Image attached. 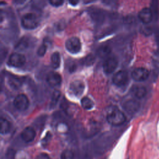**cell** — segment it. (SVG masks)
Instances as JSON below:
<instances>
[{
  "label": "cell",
  "mask_w": 159,
  "mask_h": 159,
  "mask_svg": "<svg viewBox=\"0 0 159 159\" xmlns=\"http://www.w3.org/2000/svg\"><path fill=\"white\" fill-rule=\"evenodd\" d=\"M13 104L17 110L23 111L28 108L29 106V101L25 94H20L14 98Z\"/></svg>",
  "instance_id": "4"
},
{
  "label": "cell",
  "mask_w": 159,
  "mask_h": 159,
  "mask_svg": "<svg viewBox=\"0 0 159 159\" xmlns=\"http://www.w3.org/2000/svg\"><path fill=\"white\" fill-rule=\"evenodd\" d=\"M60 55L58 52H54L51 56V65L53 68L57 69L60 65Z\"/></svg>",
  "instance_id": "19"
},
{
  "label": "cell",
  "mask_w": 159,
  "mask_h": 159,
  "mask_svg": "<svg viewBox=\"0 0 159 159\" xmlns=\"http://www.w3.org/2000/svg\"><path fill=\"white\" fill-rule=\"evenodd\" d=\"M35 159H50L49 156L46 153H41L39 154Z\"/></svg>",
  "instance_id": "29"
},
{
  "label": "cell",
  "mask_w": 159,
  "mask_h": 159,
  "mask_svg": "<svg viewBox=\"0 0 159 159\" xmlns=\"http://www.w3.org/2000/svg\"><path fill=\"white\" fill-rule=\"evenodd\" d=\"M40 20L38 16L32 12L25 14L21 19V24L26 29H34L38 27Z\"/></svg>",
  "instance_id": "2"
},
{
  "label": "cell",
  "mask_w": 159,
  "mask_h": 159,
  "mask_svg": "<svg viewBox=\"0 0 159 159\" xmlns=\"http://www.w3.org/2000/svg\"><path fill=\"white\" fill-rule=\"evenodd\" d=\"M132 94L136 99H142L147 94V89L143 86L140 85H135L130 90Z\"/></svg>",
  "instance_id": "14"
},
{
  "label": "cell",
  "mask_w": 159,
  "mask_h": 159,
  "mask_svg": "<svg viewBox=\"0 0 159 159\" xmlns=\"http://www.w3.org/2000/svg\"><path fill=\"white\" fill-rule=\"evenodd\" d=\"M14 155H15V152L12 149L9 150L6 154V157H7V159H14Z\"/></svg>",
  "instance_id": "28"
},
{
  "label": "cell",
  "mask_w": 159,
  "mask_h": 159,
  "mask_svg": "<svg viewBox=\"0 0 159 159\" xmlns=\"http://www.w3.org/2000/svg\"><path fill=\"white\" fill-rule=\"evenodd\" d=\"M91 17L94 20V21L96 22H101L104 19V14L103 12L101 11V10H94L91 12Z\"/></svg>",
  "instance_id": "20"
},
{
  "label": "cell",
  "mask_w": 159,
  "mask_h": 159,
  "mask_svg": "<svg viewBox=\"0 0 159 159\" xmlns=\"http://www.w3.org/2000/svg\"><path fill=\"white\" fill-rule=\"evenodd\" d=\"M128 74L125 71H119L117 72L112 78V81L114 84L121 87L125 86L128 82Z\"/></svg>",
  "instance_id": "8"
},
{
  "label": "cell",
  "mask_w": 159,
  "mask_h": 159,
  "mask_svg": "<svg viewBox=\"0 0 159 159\" xmlns=\"http://www.w3.org/2000/svg\"><path fill=\"white\" fill-rule=\"evenodd\" d=\"M84 89V83L80 80H75L71 83L70 85V91L75 96H79L82 94Z\"/></svg>",
  "instance_id": "12"
},
{
  "label": "cell",
  "mask_w": 159,
  "mask_h": 159,
  "mask_svg": "<svg viewBox=\"0 0 159 159\" xmlns=\"http://www.w3.org/2000/svg\"><path fill=\"white\" fill-rule=\"evenodd\" d=\"M30 45V39L27 37L22 38L16 46V49L18 50H24L29 47Z\"/></svg>",
  "instance_id": "16"
},
{
  "label": "cell",
  "mask_w": 159,
  "mask_h": 159,
  "mask_svg": "<svg viewBox=\"0 0 159 159\" xmlns=\"http://www.w3.org/2000/svg\"><path fill=\"white\" fill-rule=\"evenodd\" d=\"M22 80L17 76L11 75L8 77V84L14 89H19L22 86Z\"/></svg>",
  "instance_id": "15"
},
{
  "label": "cell",
  "mask_w": 159,
  "mask_h": 159,
  "mask_svg": "<svg viewBox=\"0 0 159 159\" xmlns=\"http://www.w3.org/2000/svg\"><path fill=\"white\" fill-rule=\"evenodd\" d=\"M74 153L70 150H65L61 153L60 159H73Z\"/></svg>",
  "instance_id": "24"
},
{
  "label": "cell",
  "mask_w": 159,
  "mask_h": 159,
  "mask_svg": "<svg viewBox=\"0 0 159 159\" xmlns=\"http://www.w3.org/2000/svg\"><path fill=\"white\" fill-rule=\"evenodd\" d=\"M50 3L55 7H58L63 4L64 0H49Z\"/></svg>",
  "instance_id": "27"
},
{
  "label": "cell",
  "mask_w": 159,
  "mask_h": 159,
  "mask_svg": "<svg viewBox=\"0 0 159 159\" xmlns=\"http://www.w3.org/2000/svg\"><path fill=\"white\" fill-rule=\"evenodd\" d=\"M0 132L1 134H6L9 133L11 129V124L9 120L4 118H1V120Z\"/></svg>",
  "instance_id": "18"
},
{
  "label": "cell",
  "mask_w": 159,
  "mask_h": 159,
  "mask_svg": "<svg viewBox=\"0 0 159 159\" xmlns=\"http://www.w3.org/2000/svg\"><path fill=\"white\" fill-rule=\"evenodd\" d=\"M9 64L14 67H21L25 63V57L24 55L19 53L11 54L9 58Z\"/></svg>",
  "instance_id": "7"
},
{
  "label": "cell",
  "mask_w": 159,
  "mask_h": 159,
  "mask_svg": "<svg viewBox=\"0 0 159 159\" xmlns=\"http://www.w3.org/2000/svg\"><path fill=\"white\" fill-rule=\"evenodd\" d=\"M60 97V92L58 90H55L53 91L52 98H51V101H50V107H53L54 106H56L57 103L58 102L59 99Z\"/></svg>",
  "instance_id": "22"
},
{
  "label": "cell",
  "mask_w": 159,
  "mask_h": 159,
  "mask_svg": "<svg viewBox=\"0 0 159 159\" xmlns=\"http://www.w3.org/2000/svg\"><path fill=\"white\" fill-rule=\"evenodd\" d=\"M117 0H102L103 2L107 5H113L114 4Z\"/></svg>",
  "instance_id": "30"
},
{
  "label": "cell",
  "mask_w": 159,
  "mask_h": 159,
  "mask_svg": "<svg viewBox=\"0 0 159 159\" xmlns=\"http://www.w3.org/2000/svg\"><path fill=\"white\" fill-rule=\"evenodd\" d=\"M27 0H14V3L16 4H22L24 2H25Z\"/></svg>",
  "instance_id": "32"
},
{
  "label": "cell",
  "mask_w": 159,
  "mask_h": 159,
  "mask_svg": "<svg viewBox=\"0 0 159 159\" xmlns=\"http://www.w3.org/2000/svg\"><path fill=\"white\" fill-rule=\"evenodd\" d=\"M118 65V61L114 56H109L106 58L103 63V70L106 74L112 73L117 68Z\"/></svg>",
  "instance_id": "6"
},
{
  "label": "cell",
  "mask_w": 159,
  "mask_h": 159,
  "mask_svg": "<svg viewBox=\"0 0 159 159\" xmlns=\"http://www.w3.org/2000/svg\"><path fill=\"white\" fill-rule=\"evenodd\" d=\"M66 68L67 70L69 71V73H73L76 70L77 66L75 61H70L66 63Z\"/></svg>",
  "instance_id": "25"
},
{
  "label": "cell",
  "mask_w": 159,
  "mask_h": 159,
  "mask_svg": "<svg viewBox=\"0 0 159 159\" xmlns=\"http://www.w3.org/2000/svg\"><path fill=\"white\" fill-rule=\"evenodd\" d=\"M81 104L83 108L86 110L91 109L94 107V102L88 97H84L81 99Z\"/></svg>",
  "instance_id": "21"
},
{
  "label": "cell",
  "mask_w": 159,
  "mask_h": 159,
  "mask_svg": "<svg viewBox=\"0 0 159 159\" xmlns=\"http://www.w3.org/2000/svg\"><path fill=\"white\" fill-rule=\"evenodd\" d=\"M149 71L147 69L142 67L134 69L131 73L133 80L138 82H142L147 80L149 77Z\"/></svg>",
  "instance_id": "5"
},
{
  "label": "cell",
  "mask_w": 159,
  "mask_h": 159,
  "mask_svg": "<svg viewBox=\"0 0 159 159\" xmlns=\"http://www.w3.org/2000/svg\"><path fill=\"white\" fill-rule=\"evenodd\" d=\"M107 122L114 126H119L124 124L126 120L124 114L116 107L110 109L106 115Z\"/></svg>",
  "instance_id": "1"
},
{
  "label": "cell",
  "mask_w": 159,
  "mask_h": 159,
  "mask_svg": "<svg viewBox=\"0 0 159 159\" xmlns=\"http://www.w3.org/2000/svg\"><path fill=\"white\" fill-rule=\"evenodd\" d=\"M47 82L51 87H57L60 85L61 83V76L55 72H50L47 76Z\"/></svg>",
  "instance_id": "11"
},
{
  "label": "cell",
  "mask_w": 159,
  "mask_h": 159,
  "mask_svg": "<svg viewBox=\"0 0 159 159\" xmlns=\"http://www.w3.org/2000/svg\"><path fill=\"white\" fill-rule=\"evenodd\" d=\"M111 52V49L109 45H104L99 47L97 50V55L102 58H107Z\"/></svg>",
  "instance_id": "17"
},
{
  "label": "cell",
  "mask_w": 159,
  "mask_h": 159,
  "mask_svg": "<svg viewBox=\"0 0 159 159\" xmlns=\"http://www.w3.org/2000/svg\"><path fill=\"white\" fill-rule=\"evenodd\" d=\"M65 47L69 52L71 53H77L81 50V44L78 37H73L66 41Z\"/></svg>",
  "instance_id": "3"
},
{
  "label": "cell",
  "mask_w": 159,
  "mask_h": 159,
  "mask_svg": "<svg viewBox=\"0 0 159 159\" xmlns=\"http://www.w3.org/2000/svg\"><path fill=\"white\" fill-rule=\"evenodd\" d=\"M47 48V45L46 43H44L42 44L37 50V55L39 57H43L46 53Z\"/></svg>",
  "instance_id": "26"
},
{
  "label": "cell",
  "mask_w": 159,
  "mask_h": 159,
  "mask_svg": "<svg viewBox=\"0 0 159 159\" xmlns=\"http://www.w3.org/2000/svg\"><path fill=\"white\" fill-rule=\"evenodd\" d=\"M140 105L135 99H129L124 102L123 104L124 109L130 114H134L139 111Z\"/></svg>",
  "instance_id": "9"
},
{
  "label": "cell",
  "mask_w": 159,
  "mask_h": 159,
  "mask_svg": "<svg viewBox=\"0 0 159 159\" xmlns=\"http://www.w3.org/2000/svg\"><path fill=\"white\" fill-rule=\"evenodd\" d=\"M138 17L142 23L145 24H149L153 19V12L151 9L144 7L139 12Z\"/></svg>",
  "instance_id": "10"
},
{
  "label": "cell",
  "mask_w": 159,
  "mask_h": 159,
  "mask_svg": "<svg viewBox=\"0 0 159 159\" xmlns=\"http://www.w3.org/2000/svg\"><path fill=\"white\" fill-rule=\"evenodd\" d=\"M95 61V57L93 55H89L84 57L82 60L81 63L83 65H86V66H89L91 65L94 63Z\"/></svg>",
  "instance_id": "23"
},
{
  "label": "cell",
  "mask_w": 159,
  "mask_h": 159,
  "mask_svg": "<svg viewBox=\"0 0 159 159\" xmlns=\"http://www.w3.org/2000/svg\"><path fill=\"white\" fill-rule=\"evenodd\" d=\"M80 0H68L69 3L72 6H76L79 2Z\"/></svg>",
  "instance_id": "31"
},
{
  "label": "cell",
  "mask_w": 159,
  "mask_h": 159,
  "mask_svg": "<svg viewBox=\"0 0 159 159\" xmlns=\"http://www.w3.org/2000/svg\"><path fill=\"white\" fill-rule=\"evenodd\" d=\"M20 137L22 140L25 142H30L35 137V131L31 127H25L21 132Z\"/></svg>",
  "instance_id": "13"
}]
</instances>
